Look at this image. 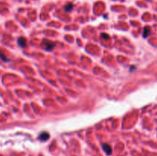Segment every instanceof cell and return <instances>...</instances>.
I'll use <instances>...</instances> for the list:
<instances>
[{"label": "cell", "instance_id": "obj_1", "mask_svg": "<svg viewBox=\"0 0 157 156\" xmlns=\"http://www.w3.org/2000/svg\"><path fill=\"white\" fill-rule=\"evenodd\" d=\"M54 43H52V42H51L50 41H44V42H43V47H44V48H45V50H52L53 49V48H54Z\"/></svg>", "mask_w": 157, "mask_h": 156}, {"label": "cell", "instance_id": "obj_2", "mask_svg": "<svg viewBox=\"0 0 157 156\" xmlns=\"http://www.w3.org/2000/svg\"><path fill=\"white\" fill-rule=\"evenodd\" d=\"M103 149L107 155H110L112 153V148L108 144H104L103 145Z\"/></svg>", "mask_w": 157, "mask_h": 156}, {"label": "cell", "instance_id": "obj_3", "mask_svg": "<svg viewBox=\"0 0 157 156\" xmlns=\"http://www.w3.org/2000/svg\"><path fill=\"white\" fill-rule=\"evenodd\" d=\"M49 134H48L47 132H42V133H41V135L39 136V139L40 140H42V141H46V140H48V138H49Z\"/></svg>", "mask_w": 157, "mask_h": 156}, {"label": "cell", "instance_id": "obj_4", "mask_svg": "<svg viewBox=\"0 0 157 156\" xmlns=\"http://www.w3.org/2000/svg\"><path fill=\"white\" fill-rule=\"evenodd\" d=\"M18 43H19V46L25 47V45H26V40H25V38L21 37V38H19V39H18Z\"/></svg>", "mask_w": 157, "mask_h": 156}, {"label": "cell", "instance_id": "obj_5", "mask_svg": "<svg viewBox=\"0 0 157 156\" xmlns=\"http://www.w3.org/2000/svg\"><path fill=\"white\" fill-rule=\"evenodd\" d=\"M149 33H150V28H149V27H145L144 32H143V37L144 38L148 37Z\"/></svg>", "mask_w": 157, "mask_h": 156}, {"label": "cell", "instance_id": "obj_6", "mask_svg": "<svg viewBox=\"0 0 157 156\" xmlns=\"http://www.w3.org/2000/svg\"><path fill=\"white\" fill-rule=\"evenodd\" d=\"M72 9H73V5L71 3H68V4H67L64 6V10L66 11V12H70Z\"/></svg>", "mask_w": 157, "mask_h": 156}, {"label": "cell", "instance_id": "obj_7", "mask_svg": "<svg viewBox=\"0 0 157 156\" xmlns=\"http://www.w3.org/2000/svg\"><path fill=\"white\" fill-rule=\"evenodd\" d=\"M0 58H1L3 61H5V62H7V61H8V59H7V57L5 56V54H3L2 51H0Z\"/></svg>", "mask_w": 157, "mask_h": 156}]
</instances>
